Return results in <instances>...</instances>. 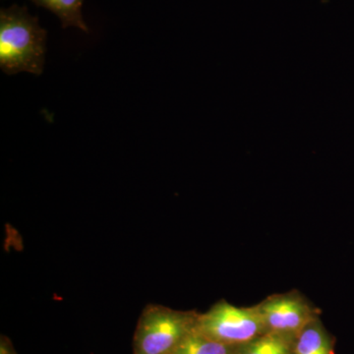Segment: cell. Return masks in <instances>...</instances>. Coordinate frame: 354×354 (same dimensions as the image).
<instances>
[{
  "mask_svg": "<svg viewBox=\"0 0 354 354\" xmlns=\"http://www.w3.org/2000/svg\"><path fill=\"white\" fill-rule=\"evenodd\" d=\"M236 348L237 346L215 341L194 329L172 354H234Z\"/></svg>",
  "mask_w": 354,
  "mask_h": 354,
  "instance_id": "8",
  "label": "cell"
},
{
  "mask_svg": "<svg viewBox=\"0 0 354 354\" xmlns=\"http://www.w3.org/2000/svg\"><path fill=\"white\" fill-rule=\"evenodd\" d=\"M198 315L160 305L147 306L137 324L133 354H172L195 329Z\"/></svg>",
  "mask_w": 354,
  "mask_h": 354,
  "instance_id": "2",
  "label": "cell"
},
{
  "mask_svg": "<svg viewBox=\"0 0 354 354\" xmlns=\"http://www.w3.org/2000/svg\"><path fill=\"white\" fill-rule=\"evenodd\" d=\"M292 337L265 333L250 342L237 346L234 354H292Z\"/></svg>",
  "mask_w": 354,
  "mask_h": 354,
  "instance_id": "7",
  "label": "cell"
},
{
  "mask_svg": "<svg viewBox=\"0 0 354 354\" xmlns=\"http://www.w3.org/2000/svg\"><path fill=\"white\" fill-rule=\"evenodd\" d=\"M36 6L48 9L59 18L62 28L76 27L88 32L82 15L84 0H31Z\"/></svg>",
  "mask_w": 354,
  "mask_h": 354,
  "instance_id": "6",
  "label": "cell"
},
{
  "mask_svg": "<svg viewBox=\"0 0 354 354\" xmlns=\"http://www.w3.org/2000/svg\"><path fill=\"white\" fill-rule=\"evenodd\" d=\"M195 329L232 346H243L266 333L257 305L239 307L223 300L198 315Z\"/></svg>",
  "mask_w": 354,
  "mask_h": 354,
  "instance_id": "3",
  "label": "cell"
},
{
  "mask_svg": "<svg viewBox=\"0 0 354 354\" xmlns=\"http://www.w3.org/2000/svg\"><path fill=\"white\" fill-rule=\"evenodd\" d=\"M46 53V31L26 7L0 11V67L4 73L41 75Z\"/></svg>",
  "mask_w": 354,
  "mask_h": 354,
  "instance_id": "1",
  "label": "cell"
},
{
  "mask_svg": "<svg viewBox=\"0 0 354 354\" xmlns=\"http://www.w3.org/2000/svg\"><path fill=\"white\" fill-rule=\"evenodd\" d=\"M292 354H335V341L320 319L311 321L295 337Z\"/></svg>",
  "mask_w": 354,
  "mask_h": 354,
  "instance_id": "5",
  "label": "cell"
},
{
  "mask_svg": "<svg viewBox=\"0 0 354 354\" xmlns=\"http://www.w3.org/2000/svg\"><path fill=\"white\" fill-rule=\"evenodd\" d=\"M0 354H17L14 351L12 344L6 337H2L0 344Z\"/></svg>",
  "mask_w": 354,
  "mask_h": 354,
  "instance_id": "9",
  "label": "cell"
},
{
  "mask_svg": "<svg viewBox=\"0 0 354 354\" xmlns=\"http://www.w3.org/2000/svg\"><path fill=\"white\" fill-rule=\"evenodd\" d=\"M266 333L295 337L311 321L319 318L304 298L297 295L272 297L257 305Z\"/></svg>",
  "mask_w": 354,
  "mask_h": 354,
  "instance_id": "4",
  "label": "cell"
}]
</instances>
